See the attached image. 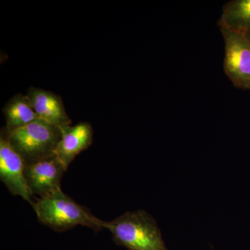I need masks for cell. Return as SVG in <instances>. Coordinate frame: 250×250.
Returning a JSON list of instances; mask_svg holds the SVG:
<instances>
[{"label": "cell", "mask_w": 250, "mask_h": 250, "mask_svg": "<svg viewBox=\"0 0 250 250\" xmlns=\"http://www.w3.org/2000/svg\"><path fill=\"white\" fill-rule=\"evenodd\" d=\"M32 207L39 222L57 232H63L79 225L95 231L104 229V221L92 214L86 207L74 201L62 188L38 198Z\"/></svg>", "instance_id": "1"}, {"label": "cell", "mask_w": 250, "mask_h": 250, "mask_svg": "<svg viewBox=\"0 0 250 250\" xmlns=\"http://www.w3.org/2000/svg\"><path fill=\"white\" fill-rule=\"evenodd\" d=\"M118 246L129 250H168L156 220L144 210L129 211L110 222L104 221Z\"/></svg>", "instance_id": "2"}, {"label": "cell", "mask_w": 250, "mask_h": 250, "mask_svg": "<svg viewBox=\"0 0 250 250\" xmlns=\"http://www.w3.org/2000/svg\"><path fill=\"white\" fill-rule=\"evenodd\" d=\"M1 133L22 158L25 165L55 155L62 138L60 127L41 119L9 134L3 131Z\"/></svg>", "instance_id": "3"}, {"label": "cell", "mask_w": 250, "mask_h": 250, "mask_svg": "<svg viewBox=\"0 0 250 250\" xmlns=\"http://www.w3.org/2000/svg\"><path fill=\"white\" fill-rule=\"evenodd\" d=\"M225 41L224 71L237 88L250 90V42L248 36L219 22Z\"/></svg>", "instance_id": "4"}, {"label": "cell", "mask_w": 250, "mask_h": 250, "mask_svg": "<svg viewBox=\"0 0 250 250\" xmlns=\"http://www.w3.org/2000/svg\"><path fill=\"white\" fill-rule=\"evenodd\" d=\"M25 163L21 156L11 147L4 134L0 136V179L9 192L22 197L31 206L33 195L28 188L24 169Z\"/></svg>", "instance_id": "5"}, {"label": "cell", "mask_w": 250, "mask_h": 250, "mask_svg": "<svg viewBox=\"0 0 250 250\" xmlns=\"http://www.w3.org/2000/svg\"><path fill=\"white\" fill-rule=\"evenodd\" d=\"M67 170L56 155L26 165L24 176L31 195L41 198L61 189V181Z\"/></svg>", "instance_id": "6"}, {"label": "cell", "mask_w": 250, "mask_h": 250, "mask_svg": "<svg viewBox=\"0 0 250 250\" xmlns=\"http://www.w3.org/2000/svg\"><path fill=\"white\" fill-rule=\"evenodd\" d=\"M60 130L62 138L55 155L67 169L75 158L93 143V126L89 123L82 122L74 126H62Z\"/></svg>", "instance_id": "7"}, {"label": "cell", "mask_w": 250, "mask_h": 250, "mask_svg": "<svg viewBox=\"0 0 250 250\" xmlns=\"http://www.w3.org/2000/svg\"><path fill=\"white\" fill-rule=\"evenodd\" d=\"M27 96L40 119L58 127L72 124L59 95L49 90L31 87Z\"/></svg>", "instance_id": "8"}, {"label": "cell", "mask_w": 250, "mask_h": 250, "mask_svg": "<svg viewBox=\"0 0 250 250\" xmlns=\"http://www.w3.org/2000/svg\"><path fill=\"white\" fill-rule=\"evenodd\" d=\"M6 118V127L3 131L9 134L29 123L40 119L31 106L27 95L18 94L11 99L3 109Z\"/></svg>", "instance_id": "9"}, {"label": "cell", "mask_w": 250, "mask_h": 250, "mask_svg": "<svg viewBox=\"0 0 250 250\" xmlns=\"http://www.w3.org/2000/svg\"><path fill=\"white\" fill-rule=\"evenodd\" d=\"M219 22L231 30L250 35V0H232L224 6Z\"/></svg>", "instance_id": "10"}, {"label": "cell", "mask_w": 250, "mask_h": 250, "mask_svg": "<svg viewBox=\"0 0 250 250\" xmlns=\"http://www.w3.org/2000/svg\"><path fill=\"white\" fill-rule=\"evenodd\" d=\"M248 39H249V41L250 42V35H248Z\"/></svg>", "instance_id": "11"}]
</instances>
